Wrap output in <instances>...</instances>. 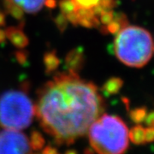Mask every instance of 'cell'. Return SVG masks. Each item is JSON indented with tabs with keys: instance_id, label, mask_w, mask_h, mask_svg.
Returning a JSON list of instances; mask_svg holds the SVG:
<instances>
[{
	"instance_id": "5",
	"label": "cell",
	"mask_w": 154,
	"mask_h": 154,
	"mask_svg": "<svg viewBox=\"0 0 154 154\" xmlns=\"http://www.w3.org/2000/svg\"><path fill=\"white\" fill-rule=\"evenodd\" d=\"M28 138L19 130L0 131V154H30Z\"/></svg>"
},
{
	"instance_id": "17",
	"label": "cell",
	"mask_w": 154,
	"mask_h": 154,
	"mask_svg": "<svg viewBox=\"0 0 154 154\" xmlns=\"http://www.w3.org/2000/svg\"><path fill=\"white\" fill-rule=\"evenodd\" d=\"M145 141L147 143L154 142V128L148 127L145 128Z\"/></svg>"
},
{
	"instance_id": "11",
	"label": "cell",
	"mask_w": 154,
	"mask_h": 154,
	"mask_svg": "<svg viewBox=\"0 0 154 154\" xmlns=\"http://www.w3.org/2000/svg\"><path fill=\"white\" fill-rule=\"evenodd\" d=\"M28 140H29L30 147L34 151H38L44 147L45 139L43 135L38 131H33Z\"/></svg>"
},
{
	"instance_id": "10",
	"label": "cell",
	"mask_w": 154,
	"mask_h": 154,
	"mask_svg": "<svg viewBox=\"0 0 154 154\" xmlns=\"http://www.w3.org/2000/svg\"><path fill=\"white\" fill-rule=\"evenodd\" d=\"M123 85V82L120 78H110L103 86V92L107 95L117 94Z\"/></svg>"
},
{
	"instance_id": "16",
	"label": "cell",
	"mask_w": 154,
	"mask_h": 154,
	"mask_svg": "<svg viewBox=\"0 0 154 154\" xmlns=\"http://www.w3.org/2000/svg\"><path fill=\"white\" fill-rule=\"evenodd\" d=\"M100 0H75L76 5L79 7H82L86 9H93L94 6L97 5Z\"/></svg>"
},
{
	"instance_id": "7",
	"label": "cell",
	"mask_w": 154,
	"mask_h": 154,
	"mask_svg": "<svg viewBox=\"0 0 154 154\" xmlns=\"http://www.w3.org/2000/svg\"><path fill=\"white\" fill-rule=\"evenodd\" d=\"M6 37L9 38L16 46L22 48L28 43V38L20 28H10L6 30Z\"/></svg>"
},
{
	"instance_id": "1",
	"label": "cell",
	"mask_w": 154,
	"mask_h": 154,
	"mask_svg": "<svg viewBox=\"0 0 154 154\" xmlns=\"http://www.w3.org/2000/svg\"><path fill=\"white\" fill-rule=\"evenodd\" d=\"M104 109L97 87L69 70L56 75L40 88L35 113L57 143L70 145L88 133Z\"/></svg>"
},
{
	"instance_id": "24",
	"label": "cell",
	"mask_w": 154,
	"mask_h": 154,
	"mask_svg": "<svg viewBox=\"0 0 154 154\" xmlns=\"http://www.w3.org/2000/svg\"><path fill=\"white\" fill-rule=\"evenodd\" d=\"M30 154H31V153H30ZM33 154H40V153H33Z\"/></svg>"
},
{
	"instance_id": "4",
	"label": "cell",
	"mask_w": 154,
	"mask_h": 154,
	"mask_svg": "<svg viewBox=\"0 0 154 154\" xmlns=\"http://www.w3.org/2000/svg\"><path fill=\"white\" fill-rule=\"evenodd\" d=\"M35 107L28 94L20 90H9L0 95V126L21 130L33 121Z\"/></svg>"
},
{
	"instance_id": "18",
	"label": "cell",
	"mask_w": 154,
	"mask_h": 154,
	"mask_svg": "<svg viewBox=\"0 0 154 154\" xmlns=\"http://www.w3.org/2000/svg\"><path fill=\"white\" fill-rule=\"evenodd\" d=\"M67 22H68V20H67L66 17L64 15H63V14L58 16L57 18V25L61 30H63L65 28L67 25Z\"/></svg>"
},
{
	"instance_id": "20",
	"label": "cell",
	"mask_w": 154,
	"mask_h": 154,
	"mask_svg": "<svg viewBox=\"0 0 154 154\" xmlns=\"http://www.w3.org/2000/svg\"><path fill=\"white\" fill-rule=\"evenodd\" d=\"M42 154H60L59 152L57 151V149L55 147H52L51 146H47L46 147H45Z\"/></svg>"
},
{
	"instance_id": "3",
	"label": "cell",
	"mask_w": 154,
	"mask_h": 154,
	"mask_svg": "<svg viewBox=\"0 0 154 154\" xmlns=\"http://www.w3.org/2000/svg\"><path fill=\"white\" fill-rule=\"evenodd\" d=\"M114 50L116 57L125 65L141 68L152 58V37L145 28L127 25L116 33Z\"/></svg>"
},
{
	"instance_id": "15",
	"label": "cell",
	"mask_w": 154,
	"mask_h": 154,
	"mask_svg": "<svg viewBox=\"0 0 154 154\" xmlns=\"http://www.w3.org/2000/svg\"><path fill=\"white\" fill-rule=\"evenodd\" d=\"M5 6L6 10L9 11L14 17H16L17 19H21L22 17L23 11L16 4H14L11 0H5Z\"/></svg>"
},
{
	"instance_id": "2",
	"label": "cell",
	"mask_w": 154,
	"mask_h": 154,
	"mask_svg": "<svg viewBox=\"0 0 154 154\" xmlns=\"http://www.w3.org/2000/svg\"><path fill=\"white\" fill-rule=\"evenodd\" d=\"M88 138L98 154H123L128 147V130L119 116L104 114L91 124Z\"/></svg>"
},
{
	"instance_id": "14",
	"label": "cell",
	"mask_w": 154,
	"mask_h": 154,
	"mask_svg": "<svg viewBox=\"0 0 154 154\" xmlns=\"http://www.w3.org/2000/svg\"><path fill=\"white\" fill-rule=\"evenodd\" d=\"M147 114V110L146 107H138L130 111V118L135 123H140L145 121Z\"/></svg>"
},
{
	"instance_id": "8",
	"label": "cell",
	"mask_w": 154,
	"mask_h": 154,
	"mask_svg": "<svg viewBox=\"0 0 154 154\" xmlns=\"http://www.w3.org/2000/svg\"><path fill=\"white\" fill-rule=\"evenodd\" d=\"M66 65L69 70L78 72L82 69L83 63V55L82 51L74 50L70 51L66 57Z\"/></svg>"
},
{
	"instance_id": "22",
	"label": "cell",
	"mask_w": 154,
	"mask_h": 154,
	"mask_svg": "<svg viewBox=\"0 0 154 154\" xmlns=\"http://www.w3.org/2000/svg\"><path fill=\"white\" fill-rule=\"evenodd\" d=\"M5 23V17L2 13H0V25H3Z\"/></svg>"
},
{
	"instance_id": "19",
	"label": "cell",
	"mask_w": 154,
	"mask_h": 154,
	"mask_svg": "<svg viewBox=\"0 0 154 154\" xmlns=\"http://www.w3.org/2000/svg\"><path fill=\"white\" fill-rule=\"evenodd\" d=\"M145 122H146V124L148 127L154 128V110H152L146 114V116L145 118Z\"/></svg>"
},
{
	"instance_id": "12",
	"label": "cell",
	"mask_w": 154,
	"mask_h": 154,
	"mask_svg": "<svg viewBox=\"0 0 154 154\" xmlns=\"http://www.w3.org/2000/svg\"><path fill=\"white\" fill-rule=\"evenodd\" d=\"M44 63L46 70L48 72L54 71L59 65V60L53 52H48L45 56Z\"/></svg>"
},
{
	"instance_id": "9",
	"label": "cell",
	"mask_w": 154,
	"mask_h": 154,
	"mask_svg": "<svg viewBox=\"0 0 154 154\" xmlns=\"http://www.w3.org/2000/svg\"><path fill=\"white\" fill-rule=\"evenodd\" d=\"M128 139L134 145H143L145 141V128L141 125L133 127L128 132Z\"/></svg>"
},
{
	"instance_id": "23",
	"label": "cell",
	"mask_w": 154,
	"mask_h": 154,
	"mask_svg": "<svg viewBox=\"0 0 154 154\" xmlns=\"http://www.w3.org/2000/svg\"><path fill=\"white\" fill-rule=\"evenodd\" d=\"M65 154H77V152L76 151H75V150H72V149H70V150H68V151H66V152H65Z\"/></svg>"
},
{
	"instance_id": "21",
	"label": "cell",
	"mask_w": 154,
	"mask_h": 154,
	"mask_svg": "<svg viewBox=\"0 0 154 154\" xmlns=\"http://www.w3.org/2000/svg\"><path fill=\"white\" fill-rule=\"evenodd\" d=\"M6 38L5 32H4L3 30H0V42H3Z\"/></svg>"
},
{
	"instance_id": "13",
	"label": "cell",
	"mask_w": 154,
	"mask_h": 154,
	"mask_svg": "<svg viewBox=\"0 0 154 154\" xmlns=\"http://www.w3.org/2000/svg\"><path fill=\"white\" fill-rule=\"evenodd\" d=\"M59 7L61 9V12L65 17L75 12L78 8V5L75 0H61L59 3Z\"/></svg>"
},
{
	"instance_id": "25",
	"label": "cell",
	"mask_w": 154,
	"mask_h": 154,
	"mask_svg": "<svg viewBox=\"0 0 154 154\" xmlns=\"http://www.w3.org/2000/svg\"><path fill=\"white\" fill-rule=\"evenodd\" d=\"M153 50H154V44H153Z\"/></svg>"
},
{
	"instance_id": "6",
	"label": "cell",
	"mask_w": 154,
	"mask_h": 154,
	"mask_svg": "<svg viewBox=\"0 0 154 154\" xmlns=\"http://www.w3.org/2000/svg\"><path fill=\"white\" fill-rule=\"evenodd\" d=\"M22 11L33 14L40 11L45 5L46 0H11Z\"/></svg>"
}]
</instances>
